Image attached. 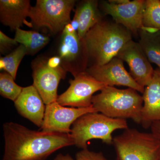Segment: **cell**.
Masks as SVG:
<instances>
[{
	"label": "cell",
	"instance_id": "cell-1",
	"mask_svg": "<svg viewBox=\"0 0 160 160\" xmlns=\"http://www.w3.org/2000/svg\"><path fill=\"white\" fill-rule=\"evenodd\" d=\"M2 160H46L58 149L74 145L71 134L37 131L14 122L3 125Z\"/></svg>",
	"mask_w": 160,
	"mask_h": 160
},
{
	"label": "cell",
	"instance_id": "cell-2",
	"mask_svg": "<svg viewBox=\"0 0 160 160\" xmlns=\"http://www.w3.org/2000/svg\"><path fill=\"white\" fill-rule=\"evenodd\" d=\"M132 39V33L115 22L102 20L92 27L84 40L89 58L93 65H105L116 57Z\"/></svg>",
	"mask_w": 160,
	"mask_h": 160
},
{
	"label": "cell",
	"instance_id": "cell-3",
	"mask_svg": "<svg viewBox=\"0 0 160 160\" xmlns=\"http://www.w3.org/2000/svg\"><path fill=\"white\" fill-rule=\"evenodd\" d=\"M92 105L98 112L113 118L131 119L141 124L142 96L135 89L107 86L94 95Z\"/></svg>",
	"mask_w": 160,
	"mask_h": 160
},
{
	"label": "cell",
	"instance_id": "cell-4",
	"mask_svg": "<svg viewBox=\"0 0 160 160\" xmlns=\"http://www.w3.org/2000/svg\"><path fill=\"white\" fill-rule=\"evenodd\" d=\"M125 119L113 118L98 112L83 115L72 125L70 133L74 145L82 149H88L89 140L96 139L112 145V133L118 129H128Z\"/></svg>",
	"mask_w": 160,
	"mask_h": 160
},
{
	"label": "cell",
	"instance_id": "cell-5",
	"mask_svg": "<svg viewBox=\"0 0 160 160\" xmlns=\"http://www.w3.org/2000/svg\"><path fill=\"white\" fill-rule=\"evenodd\" d=\"M116 160H160V139L152 132L126 129L113 138Z\"/></svg>",
	"mask_w": 160,
	"mask_h": 160
},
{
	"label": "cell",
	"instance_id": "cell-6",
	"mask_svg": "<svg viewBox=\"0 0 160 160\" xmlns=\"http://www.w3.org/2000/svg\"><path fill=\"white\" fill-rule=\"evenodd\" d=\"M76 2L74 0H38L29 14L32 26L47 28L53 34L62 31L71 22L70 14Z\"/></svg>",
	"mask_w": 160,
	"mask_h": 160
},
{
	"label": "cell",
	"instance_id": "cell-7",
	"mask_svg": "<svg viewBox=\"0 0 160 160\" xmlns=\"http://www.w3.org/2000/svg\"><path fill=\"white\" fill-rule=\"evenodd\" d=\"M33 86L37 89L46 105L57 102L58 86L60 81L66 78V71L62 66L54 67L48 58H39L32 63Z\"/></svg>",
	"mask_w": 160,
	"mask_h": 160
},
{
	"label": "cell",
	"instance_id": "cell-8",
	"mask_svg": "<svg viewBox=\"0 0 160 160\" xmlns=\"http://www.w3.org/2000/svg\"><path fill=\"white\" fill-rule=\"evenodd\" d=\"M74 77V79L69 81V88L58 96L57 102L62 106L77 108L90 107L92 106V101L95 92L107 86L86 71Z\"/></svg>",
	"mask_w": 160,
	"mask_h": 160
},
{
	"label": "cell",
	"instance_id": "cell-9",
	"mask_svg": "<svg viewBox=\"0 0 160 160\" xmlns=\"http://www.w3.org/2000/svg\"><path fill=\"white\" fill-rule=\"evenodd\" d=\"M59 57L63 68L74 77L87 69L89 56L84 40L80 38L78 32L62 31Z\"/></svg>",
	"mask_w": 160,
	"mask_h": 160
},
{
	"label": "cell",
	"instance_id": "cell-10",
	"mask_svg": "<svg viewBox=\"0 0 160 160\" xmlns=\"http://www.w3.org/2000/svg\"><path fill=\"white\" fill-rule=\"evenodd\" d=\"M42 131L70 134L72 125L83 115L98 112L93 106L88 108L66 107L54 102L46 106Z\"/></svg>",
	"mask_w": 160,
	"mask_h": 160
},
{
	"label": "cell",
	"instance_id": "cell-11",
	"mask_svg": "<svg viewBox=\"0 0 160 160\" xmlns=\"http://www.w3.org/2000/svg\"><path fill=\"white\" fill-rule=\"evenodd\" d=\"M116 57L128 64L130 74L139 85L144 88L148 86L155 70L139 43L130 40L123 46Z\"/></svg>",
	"mask_w": 160,
	"mask_h": 160
},
{
	"label": "cell",
	"instance_id": "cell-12",
	"mask_svg": "<svg viewBox=\"0 0 160 160\" xmlns=\"http://www.w3.org/2000/svg\"><path fill=\"white\" fill-rule=\"evenodd\" d=\"M102 9L106 15L111 16L114 22L135 35L144 28L143 15L146 1L134 0L122 5L103 2Z\"/></svg>",
	"mask_w": 160,
	"mask_h": 160
},
{
	"label": "cell",
	"instance_id": "cell-13",
	"mask_svg": "<svg viewBox=\"0 0 160 160\" xmlns=\"http://www.w3.org/2000/svg\"><path fill=\"white\" fill-rule=\"evenodd\" d=\"M86 72L96 79L107 86H124L143 93L145 88L139 85L126 71L123 61L114 58L105 65H93L86 69Z\"/></svg>",
	"mask_w": 160,
	"mask_h": 160
},
{
	"label": "cell",
	"instance_id": "cell-14",
	"mask_svg": "<svg viewBox=\"0 0 160 160\" xmlns=\"http://www.w3.org/2000/svg\"><path fill=\"white\" fill-rule=\"evenodd\" d=\"M37 89L33 85L24 87L15 106L19 113L38 127L42 126L46 107Z\"/></svg>",
	"mask_w": 160,
	"mask_h": 160
},
{
	"label": "cell",
	"instance_id": "cell-15",
	"mask_svg": "<svg viewBox=\"0 0 160 160\" xmlns=\"http://www.w3.org/2000/svg\"><path fill=\"white\" fill-rule=\"evenodd\" d=\"M143 104L141 124L150 128L154 122H160V69L155 70L153 77L143 93Z\"/></svg>",
	"mask_w": 160,
	"mask_h": 160
},
{
	"label": "cell",
	"instance_id": "cell-16",
	"mask_svg": "<svg viewBox=\"0 0 160 160\" xmlns=\"http://www.w3.org/2000/svg\"><path fill=\"white\" fill-rule=\"evenodd\" d=\"M32 6L29 0H1L0 21L12 30L21 28L23 25L33 27L29 17Z\"/></svg>",
	"mask_w": 160,
	"mask_h": 160
},
{
	"label": "cell",
	"instance_id": "cell-17",
	"mask_svg": "<svg viewBox=\"0 0 160 160\" xmlns=\"http://www.w3.org/2000/svg\"><path fill=\"white\" fill-rule=\"evenodd\" d=\"M74 17L78 21V33L84 39L89 30L102 19L98 9V2L95 0L83 1L76 9Z\"/></svg>",
	"mask_w": 160,
	"mask_h": 160
},
{
	"label": "cell",
	"instance_id": "cell-18",
	"mask_svg": "<svg viewBox=\"0 0 160 160\" xmlns=\"http://www.w3.org/2000/svg\"><path fill=\"white\" fill-rule=\"evenodd\" d=\"M14 39L26 47L27 54L33 55L49 42V38L36 31H26L21 28L15 30Z\"/></svg>",
	"mask_w": 160,
	"mask_h": 160
},
{
	"label": "cell",
	"instance_id": "cell-19",
	"mask_svg": "<svg viewBox=\"0 0 160 160\" xmlns=\"http://www.w3.org/2000/svg\"><path fill=\"white\" fill-rule=\"evenodd\" d=\"M139 43L150 62L160 69V31L147 32L141 29L138 32Z\"/></svg>",
	"mask_w": 160,
	"mask_h": 160
},
{
	"label": "cell",
	"instance_id": "cell-20",
	"mask_svg": "<svg viewBox=\"0 0 160 160\" xmlns=\"http://www.w3.org/2000/svg\"><path fill=\"white\" fill-rule=\"evenodd\" d=\"M27 54L26 47L20 45L9 54L4 57H1L0 69L9 73L15 80L20 63L23 58Z\"/></svg>",
	"mask_w": 160,
	"mask_h": 160
},
{
	"label": "cell",
	"instance_id": "cell-21",
	"mask_svg": "<svg viewBox=\"0 0 160 160\" xmlns=\"http://www.w3.org/2000/svg\"><path fill=\"white\" fill-rule=\"evenodd\" d=\"M143 25L160 31V0H146Z\"/></svg>",
	"mask_w": 160,
	"mask_h": 160
},
{
	"label": "cell",
	"instance_id": "cell-22",
	"mask_svg": "<svg viewBox=\"0 0 160 160\" xmlns=\"http://www.w3.org/2000/svg\"><path fill=\"white\" fill-rule=\"evenodd\" d=\"M14 80L6 72L0 73V94L3 97L14 102L19 96L23 88L15 82Z\"/></svg>",
	"mask_w": 160,
	"mask_h": 160
},
{
	"label": "cell",
	"instance_id": "cell-23",
	"mask_svg": "<svg viewBox=\"0 0 160 160\" xmlns=\"http://www.w3.org/2000/svg\"><path fill=\"white\" fill-rule=\"evenodd\" d=\"M77 160H109L103 155L102 152L91 151L88 149H82L76 155Z\"/></svg>",
	"mask_w": 160,
	"mask_h": 160
},
{
	"label": "cell",
	"instance_id": "cell-24",
	"mask_svg": "<svg viewBox=\"0 0 160 160\" xmlns=\"http://www.w3.org/2000/svg\"><path fill=\"white\" fill-rule=\"evenodd\" d=\"M18 43L14 38L7 36L3 32L0 31V51L1 53H5L10 50L13 46H18Z\"/></svg>",
	"mask_w": 160,
	"mask_h": 160
},
{
	"label": "cell",
	"instance_id": "cell-25",
	"mask_svg": "<svg viewBox=\"0 0 160 160\" xmlns=\"http://www.w3.org/2000/svg\"><path fill=\"white\" fill-rule=\"evenodd\" d=\"M151 132L160 139V122H154L150 127Z\"/></svg>",
	"mask_w": 160,
	"mask_h": 160
},
{
	"label": "cell",
	"instance_id": "cell-26",
	"mask_svg": "<svg viewBox=\"0 0 160 160\" xmlns=\"http://www.w3.org/2000/svg\"><path fill=\"white\" fill-rule=\"evenodd\" d=\"M53 160H77L74 159L72 158L71 156L69 154L64 155L62 154H58L56 157Z\"/></svg>",
	"mask_w": 160,
	"mask_h": 160
},
{
	"label": "cell",
	"instance_id": "cell-27",
	"mask_svg": "<svg viewBox=\"0 0 160 160\" xmlns=\"http://www.w3.org/2000/svg\"><path fill=\"white\" fill-rule=\"evenodd\" d=\"M129 0H109L108 2L109 3L112 4H116V5H122L125 3L129 2Z\"/></svg>",
	"mask_w": 160,
	"mask_h": 160
}]
</instances>
